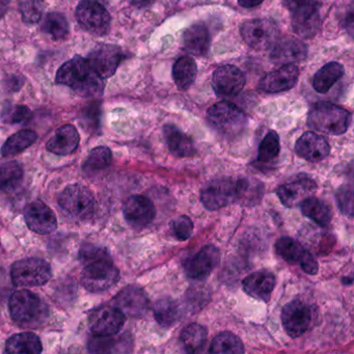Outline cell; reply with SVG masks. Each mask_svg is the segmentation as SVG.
<instances>
[{
    "instance_id": "6da1fadb",
    "label": "cell",
    "mask_w": 354,
    "mask_h": 354,
    "mask_svg": "<svg viewBox=\"0 0 354 354\" xmlns=\"http://www.w3.org/2000/svg\"><path fill=\"white\" fill-rule=\"evenodd\" d=\"M80 260L84 265L82 283L88 291L93 293L105 291L119 281V269L105 248L84 244L80 248Z\"/></svg>"
},
{
    "instance_id": "7a4b0ae2",
    "label": "cell",
    "mask_w": 354,
    "mask_h": 354,
    "mask_svg": "<svg viewBox=\"0 0 354 354\" xmlns=\"http://www.w3.org/2000/svg\"><path fill=\"white\" fill-rule=\"evenodd\" d=\"M57 84L69 86L76 94L84 98H96L104 92V78L101 77L88 59L76 55L66 62L57 73Z\"/></svg>"
},
{
    "instance_id": "3957f363",
    "label": "cell",
    "mask_w": 354,
    "mask_h": 354,
    "mask_svg": "<svg viewBox=\"0 0 354 354\" xmlns=\"http://www.w3.org/2000/svg\"><path fill=\"white\" fill-rule=\"evenodd\" d=\"M12 319L22 326H38L49 316L44 300L30 290H18L10 298Z\"/></svg>"
},
{
    "instance_id": "277c9868",
    "label": "cell",
    "mask_w": 354,
    "mask_h": 354,
    "mask_svg": "<svg viewBox=\"0 0 354 354\" xmlns=\"http://www.w3.org/2000/svg\"><path fill=\"white\" fill-rule=\"evenodd\" d=\"M351 113L329 102H319L313 105L308 113V125L316 131L330 136L345 133L351 124Z\"/></svg>"
},
{
    "instance_id": "5b68a950",
    "label": "cell",
    "mask_w": 354,
    "mask_h": 354,
    "mask_svg": "<svg viewBox=\"0 0 354 354\" xmlns=\"http://www.w3.org/2000/svg\"><path fill=\"white\" fill-rule=\"evenodd\" d=\"M290 12L294 32L304 39H312L321 28L320 0H283Z\"/></svg>"
},
{
    "instance_id": "8992f818",
    "label": "cell",
    "mask_w": 354,
    "mask_h": 354,
    "mask_svg": "<svg viewBox=\"0 0 354 354\" xmlns=\"http://www.w3.org/2000/svg\"><path fill=\"white\" fill-rule=\"evenodd\" d=\"M207 121L219 133L225 136H236L248 125V117L237 105L221 101L207 111Z\"/></svg>"
},
{
    "instance_id": "52a82bcc",
    "label": "cell",
    "mask_w": 354,
    "mask_h": 354,
    "mask_svg": "<svg viewBox=\"0 0 354 354\" xmlns=\"http://www.w3.org/2000/svg\"><path fill=\"white\" fill-rule=\"evenodd\" d=\"M11 277L17 287H38L50 281L53 270L43 259L28 258L14 263Z\"/></svg>"
},
{
    "instance_id": "ba28073f",
    "label": "cell",
    "mask_w": 354,
    "mask_h": 354,
    "mask_svg": "<svg viewBox=\"0 0 354 354\" xmlns=\"http://www.w3.org/2000/svg\"><path fill=\"white\" fill-rule=\"evenodd\" d=\"M244 42L254 50L262 51L272 48L279 40V28L270 19L260 18L244 22L240 28Z\"/></svg>"
},
{
    "instance_id": "9c48e42d",
    "label": "cell",
    "mask_w": 354,
    "mask_h": 354,
    "mask_svg": "<svg viewBox=\"0 0 354 354\" xmlns=\"http://www.w3.org/2000/svg\"><path fill=\"white\" fill-rule=\"evenodd\" d=\"M59 204L68 214L75 218L84 219L94 212L95 198L86 186L72 184L59 194Z\"/></svg>"
},
{
    "instance_id": "30bf717a",
    "label": "cell",
    "mask_w": 354,
    "mask_h": 354,
    "mask_svg": "<svg viewBox=\"0 0 354 354\" xmlns=\"http://www.w3.org/2000/svg\"><path fill=\"white\" fill-rule=\"evenodd\" d=\"M75 16L82 28L95 36H104L111 30V15L95 0H82L76 8Z\"/></svg>"
},
{
    "instance_id": "8fae6325",
    "label": "cell",
    "mask_w": 354,
    "mask_h": 354,
    "mask_svg": "<svg viewBox=\"0 0 354 354\" xmlns=\"http://www.w3.org/2000/svg\"><path fill=\"white\" fill-rule=\"evenodd\" d=\"M125 321V314L117 306H104L91 313L88 326L96 337H111L123 328Z\"/></svg>"
},
{
    "instance_id": "7c38bea8",
    "label": "cell",
    "mask_w": 354,
    "mask_h": 354,
    "mask_svg": "<svg viewBox=\"0 0 354 354\" xmlns=\"http://www.w3.org/2000/svg\"><path fill=\"white\" fill-rule=\"evenodd\" d=\"M275 250L286 262L299 265L308 274L318 273L319 266L316 259L297 240L291 237L279 238L275 243Z\"/></svg>"
},
{
    "instance_id": "4fadbf2b",
    "label": "cell",
    "mask_w": 354,
    "mask_h": 354,
    "mask_svg": "<svg viewBox=\"0 0 354 354\" xmlns=\"http://www.w3.org/2000/svg\"><path fill=\"white\" fill-rule=\"evenodd\" d=\"M237 181L231 178H221L211 181L201 194V201L209 211H216L236 201Z\"/></svg>"
},
{
    "instance_id": "5bb4252c",
    "label": "cell",
    "mask_w": 354,
    "mask_h": 354,
    "mask_svg": "<svg viewBox=\"0 0 354 354\" xmlns=\"http://www.w3.org/2000/svg\"><path fill=\"white\" fill-rule=\"evenodd\" d=\"M312 308L300 300H293L283 306L281 322L286 333L291 337L304 335L312 324Z\"/></svg>"
},
{
    "instance_id": "9a60e30c",
    "label": "cell",
    "mask_w": 354,
    "mask_h": 354,
    "mask_svg": "<svg viewBox=\"0 0 354 354\" xmlns=\"http://www.w3.org/2000/svg\"><path fill=\"white\" fill-rule=\"evenodd\" d=\"M123 59L122 49L113 44H98L88 57V63L102 78L115 75Z\"/></svg>"
},
{
    "instance_id": "2e32d148",
    "label": "cell",
    "mask_w": 354,
    "mask_h": 354,
    "mask_svg": "<svg viewBox=\"0 0 354 354\" xmlns=\"http://www.w3.org/2000/svg\"><path fill=\"white\" fill-rule=\"evenodd\" d=\"M123 213L130 227L142 230L154 221L156 209L152 201L147 196H132L124 204Z\"/></svg>"
},
{
    "instance_id": "e0dca14e",
    "label": "cell",
    "mask_w": 354,
    "mask_h": 354,
    "mask_svg": "<svg viewBox=\"0 0 354 354\" xmlns=\"http://www.w3.org/2000/svg\"><path fill=\"white\" fill-rule=\"evenodd\" d=\"M219 262L221 252L218 248L214 245H206L198 254L186 261L184 269L189 279L202 281L212 273L218 266Z\"/></svg>"
},
{
    "instance_id": "ac0fdd59",
    "label": "cell",
    "mask_w": 354,
    "mask_h": 354,
    "mask_svg": "<svg viewBox=\"0 0 354 354\" xmlns=\"http://www.w3.org/2000/svg\"><path fill=\"white\" fill-rule=\"evenodd\" d=\"M212 86L218 96H237L245 86V76L236 66H221L213 73Z\"/></svg>"
},
{
    "instance_id": "d6986e66",
    "label": "cell",
    "mask_w": 354,
    "mask_h": 354,
    "mask_svg": "<svg viewBox=\"0 0 354 354\" xmlns=\"http://www.w3.org/2000/svg\"><path fill=\"white\" fill-rule=\"evenodd\" d=\"M299 69L295 64L281 66L279 69L266 74L261 80L259 88L266 94L287 92L297 84Z\"/></svg>"
},
{
    "instance_id": "ffe728a7",
    "label": "cell",
    "mask_w": 354,
    "mask_h": 354,
    "mask_svg": "<svg viewBox=\"0 0 354 354\" xmlns=\"http://www.w3.org/2000/svg\"><path fill=\"white\" fill-rule=\"evenodd\" d=\"M24 218L30 230L40 235L53 233L57 227L55 212L41 201H35L26 207Z\"/></svg>"
},
{
    "instance_id": "44dd1931",
    "label": "cell",
    "mask_w": 354,
    "mask_h": 354,
    "mask_svg": "<svg viewBox=\"0 0 354 354\" xmlns=\"http://www.w3.org/2000/svg\"><path fill=\"white\" fill-rule=\"evenodd\" d=\"M308 46L293 37L277 40L271 48L270 59L275 65L300 63L308 57Z\"/></svg>"
},
{
    "instance_id": "7402d4cb",
    "label": "cell",
    "mask_w": 354,
    "mask_h": 354,
    "mask_svg": "<svg viewBox=\"0 0 354 354\" xmlns=\"http://www.w3.org/2000/svg\"><path fill=\"white\" fill-rule=\"evenodd\" d=\"M115 306L125 315L138 318L146 314L149 308V298L146 292L138 286H128L117 294Z\"/></svg>"
},
{
    "instance_id": "603a6c76",
    "label": "cell",
    "mask_w": 354,
    "mask_h": 354,
    "mask_svg": "<svg viewBox=\"0 0 354 354\" xmlns=\"http://www.w3.org/2000/svg\"><path fill=\"white\" fill-rule=\"evenodd\" d=\"M295 152L308 162H319L328 156L330 146L323 136L308 131L298 138L295 144Z\"/></svg>"
},
{
    "instance_id": "cb8c5ba5",
    "label": "cell",
    "mask_w": 354,
    "mask_h": 354,
    "mask_svg": "<svg viewBox=\"0 0 354 354\" xmlns=\"http://www.w3.org/2000/svg\"><path fill=\"white\" fill-rule=\"evenodd\" d=\"M316 182L310 178H302L290 183L283 184L277 189V194L281 204L288 208L301 205L304 201L314 196L317 192Z\"/></svg>"
},
{
    "instance_id": "d4e9b609",
    "label": "cell",
    "mask_w": 354,
    "mask_h": 354,
    "mask_svg": "<svg viewBox=\"0 0 354 354\" xmlns=\"http://www.w3.org/2000/svg\"><path fill=\"white\" fill-rule=\"evenodd\" d=\"M274 274L270 271L260 270L248 275L242 281L244 292L250 297L268 302L275 288Z\"/></svg>"
},
{
    "instance_id": "484cf974",
    "label": "cell",
    "mask_w": 354,
    "mask_h": 354,
    "mask_svg": "<svg viewBox=\"0 0 354 354\" xmlns=\"http://www.w3.org/2000/svg\"><path fill=\"white\" fill-rule=\"evenodd\" d=\"M80 136L73 125H64L47 142L46 148L53 154L67 156L77 150Z\"/></svg>"
},
{
    "instance_id": "4316f807",
    "label": "cell",
    "mask_w": 354,
    "mask_h": 354,
    "mask_svg": "<svg viewBox=\"0 0 354 354\" xmlns=\"http://www.w3.org/2000/svg\"><path fill=\"white\" fill-rule=\"evenodd\" d=\"M210 32L205 24H196L186 30L183 35V46L194 57H204L210 47Z\"/></svg>"
},
{
    "instance_id": "83f0119b",
    "label": "cell",
    "mask_w": 354,
    "mask_h": 354,
    "mask_svg": "<svg viewBox=\"0 0 354 354\" xmlns=\"http://www.w3.org/2000/svg\"><path fill=\"white\" fill-rule=\"evenodd\" d=\"M163 134L171 154L180 158L194 156L196 153L194 142L179 128L169 124L163 127Z\"/></svg>"
},
{
    "instance_id": "f1b7e54d",
    "label": "cell",
    "mask_w": 354,
    "mask_h": 354,
    "mask_svg": "<svg viewBox=\"0 0 354 354\" xmlns=\"http://www.w3.org/2000/svg\"><path fill=\"white\" fill-rule=\"evenodd\" d=\"M43 346L40 337L30 331L12 335L6 344V352L13 354H39Z\"/></svg>"
},
{
    "instance_id": "f546056e",
    "label": "cell",
    "mask_w": 354,
    "mask_h": 354,
    "mask_svg": "<svg viewBox=\"0 0 354 354\" xmlns=\"http://www.w3.org/2000/svg\"><path fill=\"white\" fill-rule=\"evenodd\" d=\"M345 74L344 66L337 62H331L318 70L313 78V88L320 94H326L333 84Z\"/></svg>"
},
{
    "instance_id": "4dcf8cb0",
    "label": "cell",
    "mask_w": 354,
    "mask_h": 354,
    "mask_svg": "<svg viewBox=\"0 0 354 354\" xmlns=\"http://www.w3.org/2000/svg\"><path fill=\"white\" fill-rule=\"evenodd\" d=\"M198 74V67L192 57H182L177 59L173 68V78L178 90L185 92L194 84Z\"/></svg>"
},
{
    "instance_id": "1f68e13d",
    "label": "cell",
    "mask_w": 354,
    "mask_h": 354,
    "mask_svg": "<svg viewBox=\"0 0 354 354\" xmlns=\"http://www.w3.org/2000/svg\"><path fill=\"white\" fill-rule=\"evenodd\" d=\"M181 310L179 304L173 298H161L155 304L154 317L163 328L175 326L179 322Z\"/></svg>"
},
{
    "instance_id": "d6a6232c",
    "label": "cell",
    "mask_w": 354,
    "mask_h": 354,
    "mask_svg": "<svg viewBox=\"0 0 354 354\" xmlns=\"http://www.w3.org/2000/svg\"><path fill=\"white\" fill-rule=\"evenodd\" d=\"M264 192V185L256 179L237 180L236 201L243 206H254L260 202Z\"/></svg>"
},
{
    "instance_id": "836d02e7",
    "label": "cell",
    "mask_w": 354,
    "mask_h": 354,
    "mask_svg": "<svg viewBox=\"0 0 354 354\" xmlns=\"http://www.w3.org/2000/svg\"><path fill=\"white\" fill-rule=\"evenodd\" d=\"M301 211L304 216L312 219L320 227H327L333 218V213L328 205L315 196H310L301 203Z\"/></svg>"
},
{
    "instance_id": "e575fe53",
    "label": "cell",
    "mask_w": 354,
    "mask_h": 354,
    "mask_svg": "<svg viewBox=\"0 0 354 354\" xmlns=\"http://www.w3.org/2000/svg\"><path fill=\"white\" fill-rule=\"evenodd\" d=\"M207 337H208V333L206 327L198 323H192L182 330L180 341L186 352L196 353L204 347Z\"/></svg>"
},
{
    "instance_id": "d590c367",
    "label": "cell",
    "mask_w": 354,
    "mask_h": 354,
    "mask_svg": "<svg viewBox=\"0 0 354 354\" xmlns=\"http://www.w3.org/2000/svg\"><path fill=\"white\" fill-rule=\"evenodd\" d=\"M37 140H38V136L36 132L28 129L21 130L8 138L0 153L3 157L15 156L30 148Z\"/></svg>"
},
{
    "instance_id": "8d00e7d4",
    "label": "cell",
    "mask_w": 354,
    "mask_h": 354,
    "mask_svg": "<svg viewBox=\"0 0 354 354\" xmlns=\"http://www.w3.org/2000/svg\"><path fill=\"white\" fill-rule=\"evenodd\" d=\"M244 351L245 350L241 339L230 331H223L217 335L209 349L210 353L221 354H241L244 353Z\"/></svg>"
},
{
    "instance_id": "74e56055",
    "label": "cell",
    "mask_w": 354,
    "mask_h": 354,
    "mask_svg": "<svg viewBox=\"0 0 354 354\" xmlns=\"http://www.w3.org/2000/svg\"><path fill=\"white\" fill-rule=\"evenodd\" d=\"M113 160L111 151L107 147H97L91 151L90 155L84 162V171L88 175H94L107 169Z\"/></svg>"
},
{
    "instance_id": "f35d334b",
    "label": "cell",
    "mask_w": 354,
    "mask_h": 354,
    "mask_svg": "<svg viewBox=\"0 0 354 354\" xmlns=\"http://www.w3.org/2000/svg\"><path fill=\"white\" fill-rule=\"evenodd\" d=\"M42 30L55 41L64 40L69 35V24L63 14L53 12L45 17Z\"/></svg>"
},
{
    "instance_id": "ab89813d",
    "label": "cell",
    "mask_w": 354,
    "mask_h": 354,
    "mask_svg": "<svg viewBox=\"0 0 354 354\" xmlns=\"http://www.w3.org/2000/svg\"><path fill=\"white\" fill-rule=\"evenodd\" d=\"M24 169L15 161L0 165V190L10 192L15 189L24 179Z\"/></svg>"
},
{
    "instance_id": "60d3db41",
    "label": "cell",
    "mask_w": 354,
    "mask_h": 354,
    "mask_svg": "<svg viewBox=\"0 0 354 354\" xmlns=\"http://www.w3.org/2000/svg\"><path fill=\"white\" fill-rule=\"evenodd\" d=\"M279 151L281 142L279 134L271 130L265 136L259 147L258 161L263 163L270 162L279 156Z\"/></svg>"
},
{
    "instance_id": "b9f144b4",
    "label": "cell",
    "mask_w": 354,
    "mask_h": 354,
    "mask_svg": "<svg viewBox=\"0 0 354 354\" xmlns=\"http://www.w3.org/2000/svg\"><path fill=\"white\" fill-rule=\"evenodd\" d=\"M19 11L24 24H37L42 18L44 1L43 0H19Z\"/></svg>"
},
{
    "instance_id": "7bdbcfd3",
    "label": "cell",
    "mask_w": 354,
    "mask_h": 354,
    "mask_svg": "<svg viewBox=\"0 0 354 354\" xmlns=\"http://www.w3.org/2000/svg\"><path fill=\"white\" fill-rule=\"evenodd\" d=\"M32 115V111L26 105H15L3 111L1 120L7 124L24 123L30 120Z\"/></svg>"
},
{
    "instance_id": "ee69618b",
    "label": "cell",
    "mask_w": 354,
    "mask_h": 354,
    "mask_svg": "<svg viewBox=\"0 0 354 354\" xmlns=\"http://www.w3.org/2000/svg\"><path fill=\"white\" fill-rule=\"evenodd\" d=\"M171 229H173L174 235L177 239H179L180 241H185V240L189 239L190 236L192 235L194 223L189 217L181 215L171 223Z\"/></svg>"
},
{
    "instance_id": "f6af8a7d",
    "label": "cell",
    "mask_w": 354,
    "mask_h": 354,
    "mask_svg": "<svg viewBox=\"0 0 354 354\" xmlns=\"http://www.w3.org/2000/svg\"><path fill=\"white\" fill-rule=\"evenodd\" d=\"M337 202L344 214L352 215V190L343 187L337 194Z\"/></svg>"
},
{
    "instance_id": "bcb514c9",
    "label": "cell",
    "mask_w": 354,
    "mask_h": 354,
    "mask_svg": "<svg viewBox=\"0 0 354 354\" xmlns=\"http://www.w3.org/2000/svg\"><path fill=\"white\" fill-rule=\"evenodd\" d=\"M238 5L244 9H252V8L257 7L261 5L264 0H237Z\"/></svg>"
},
{
    "instance_id": "7dc6e473",
    "label": "cell",
    "mask_w": 354,
    "mask_h": 354,
    "mask_svg": "<svg viewBox=\"0 0 354 354\" xmlns=\"http://www.w3.org/2000/svg\"><path fill=\"white\" fill-rule=\"evenodd\" d=\"M156 0H130V3L136 9H145L150 7Z\"/></svg>"
},
{
    "instance_id": "c3c4849f",
    "label": "cell",
    "mask_w": 354,
    "mask_h": 354,
    "mask_svg": "<svg viewBox=\"0 0 354 354\" xmlns=\"http://www.w3.org/2000/svg\"><path fill=\"white\" fill-rule=\"evenodd\" d=\"M10 3L11 0H0V19H3L9 11Z\"/></svg>"
}]
</instances>
